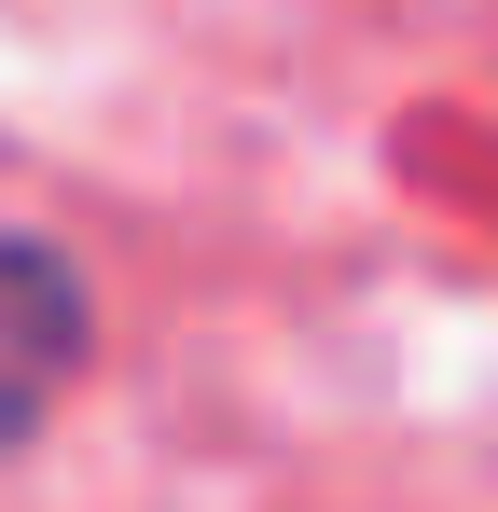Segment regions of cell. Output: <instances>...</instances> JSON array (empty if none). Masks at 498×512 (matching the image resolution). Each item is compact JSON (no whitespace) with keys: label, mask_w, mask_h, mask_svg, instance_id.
<instances>
[{"label":"cell","mask_w":498,"mask_h":512,"mask_svg":"<svg viewBox=\"0 0 498 512\" xmlns=\"http://www.w3.org/2000/svg\"><path fill=\"white\" fill-rule=\"evenodd\" d=\"M83 360V277L28 236H0V443L42 416V388Z\"/></svg>","instance_id":"6da1fadb"}]
</instances>
